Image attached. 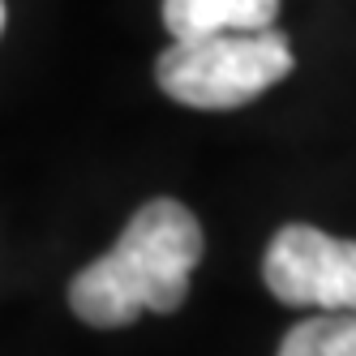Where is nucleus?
<instances>
[{
  "instance_id": "nucleus-1",
  "label": "nucleus",
  "mask_w": 356,
  "mask_h": 356,
  "mask_svg": "<svg viewBox=\"0 0 356 356\" xmlns=\"http://www.w3.org/2000/svg\"><path fill=\"white\" fill-rule=\"evenodd\" d=\"M202 223L176 197H155L134 211L120 241L69 284V309L86 326L116 330L138 314H176L202 262Z\"/></svg>"
},
{
  "instance_id": "nucleus-2",
  "label": "nucleus",
  "mask_w": 356,
  "mask_h": 356,
  "mask_svg": "<svg viewBox=\"0 0 356 356\" xmlns=\"http://www.w3.org/2000/svg\"><path fill=\"white\" fill-rule=\"evenodd\" d=\"M292 73V47L284 31L253 35H202L172 39L155 60V82L168 99L202 112H227L253 104L262 90Z\"/></svg>"
},
{
  "instance_id": "nucleus-3",
  "label": "nucleus",
  "mask_w": 356,
  "mask_h": 356,
  "mask_svg": "<svg viewBox=\"0 0 356 356\" xmlns=\"http://www.w3.org/2000/svg\"><path fill=\"white\" fill-rule=\"evenodd\" d=\"M262 279L284 305L356 314V241L330 236L309 223H288L266 245Z\"/></svg>"
},
{
  "instance_id": "nucleus-4",
  "label": "nucleus",
  "mask_w": 356,
  "mask_h": 356,
  "mask_svg": "<svg viewBox=\"0 0 356 356\" xmlns=\"http://www.w3.org/2000/svg\"><path fill=\"white\" fill-rule=\"evenodd\" d=\"M279 0H163V26L172 39L202 35H253L270 31Z\"/></svg>"
},
{
  "instance_id": "nucleus-5",
  "label": "nucleus",
  "mask_w": 356,
  "mask_h": 356,
  "mask_svg": "<svg viewBox=\"0 0 356 356\" xmlns=\"http://www.w3.org/2000/svg\"><path fill=\"white\" fill-rule=\"evenodd\" d=\"M275 356H356V314H318L296 322Z\"/></svg>"
},
{
  "instance_id": "nucleus-6",
  "label": "nucleus",
  "mask_w": 356,
  "mask_h": 356,
  "mask_svg": "<svg viewBox=\"0 0 356 356\" xmlns=\"http://www.w3.org/2000/svg\"><path fill=\"white\" fill-rule=\"evenodd\" d=\"M0 31H5V0H0Z\"/></svg>"
}]
</instances>
